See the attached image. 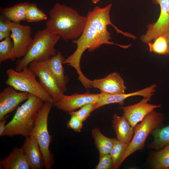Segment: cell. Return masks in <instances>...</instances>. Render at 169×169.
<instances>
[{
    "label": "cell",
    "instance_id": "obj_28",
    "mask_svg": "<svg viewBox=\"0 0 169 169\" xmlns=\"http://www.w3.org/2000/svg\"><path fill=\"white\" fill-rule=\"evenodd\" d=\"M96 103H89L84 105L77 111L73 112L82 122L85 121L91 113L95 110Z\"/></svg>",
    "mask_w": 169,
    "mask_h": 169
},
{
    "label": "cell",
    "instance_id": "obj_20",
    "mask_svg": "<svg viewBox=\"0 0 169 169\" xmlns=\"http://www.w3.org/2000/svg\"><path fill=\"white\" fill-rule=\"evenodd\" d=\"M91 135L95 146L98 151L99 158L110 154L116 138H110L105 136L101 133L99 128L96 127L92 129Z\"/></svg>",
    "mask_w": 169,
    "mask_h": 169
},
{
    "label": "cell",
    "instance_id": "obj_3",
    "mask_svg": "<svg viewBox=\"0 0 169 169\" xmlns=\"http://www.w3.org/2000/svg\"><path fill=\"white\" fill-rule=\"evenodd\" d=\"M44 102L38 97L29 94L28 98L18 107L12 119L6 125L3 136H30Z\"/></svg>",
    "mask_w": 169,
    "mask_h": 169
},
{
    "label": "cell",
    "instance_id": "obj_5",
    "mask_svg": "<svg viewBox=\"0 0 169 169\" xmlns=\"http://www.w3.org/2000/svg\"><path fill=\"white\" fill-rule=\"evenodd\" d=\"M8 78L5 82L17 90L34 95L44 102L53 103L52 97L36 79L37 77L28 66L20 71L10 69L6 72Z\"/></svg>",
    "mask_w": 169,
    "mask_h": 169
},
{
    "label": "cell",
    "instance_id": "obj_14",
    "mask_svg": "<svg viewBox=\"0 0 169 169\" xmlns=\"http://www.w3.org/2000/svg\"><path fill=\"white\" fill-rule=\"evenodd\" d=\"M92 88L99 89L101 93L115 94H124L127 89L120 74L114 72L102 78L91 80Z\"/></svg>",
    "mask_w": 169,
    "mask_h": 169
},
{
    "label": "cell",
    "instance_id": "obj_34",
    "mask_svg": "<svg viewBox=\"0 0 169 169\" xmlns=\"http://www.w3.org/2000/svg\"><path fill=\"white\" fill-rule=\"evenodd\" d=\"M166 34L168 44H169V31L165 33Z\"/></svg>",
    "mask_w": 169,
    "mask_h": 169
},
{
    "label": "cell",
    "instance_id": "obj_23",
    "mask_svg": "<svg viewBox=\"0 0 169 169\" xmlns=\"http://www.w3.org/2000/svg\"><path fill=\"white\" fill-rule=\"evenodd\" d=\"M151 134L154 140L148 145V148L159 150L169 143V125L155 129Z\"/></svg>",
    "mask_w": 169,
    "mask_h": 169
},
{
    "label": "cell",
    "instance_id": "obj_19",
    "mask_svg": "<svg viewBox=\"0 0 169 169\" xmlns=\"http://www.w3.org/2000/svg\"><path fill=\"white\" fill-rule=\"evenodd\" d=\"M112 117V126L117 139L129 144L134 135V128L123 115L120 116L115 113Z\"/></svg>",
    "mask_w": 169,
    "mask_h": 169
},
{
    "label": "cell",
    "instance_id": "obj_24",
    "mask_svg": "<svg viewBox=\"0 0 169 169\" xmlns=\"http://www.w3.org/2000/svg\"><path fill=\"white\" fill-rule=\"evenodd\" d=\"M129 145L117 138L115 140L110 153L112 160L113 169H118L121 164V161Z\"/></svg>",
    "mask_w": 169,
    "mask_h": 169
},
{
    "label": "cell",
    "instance_id": "obj_29",
    "mask_svg": "<svg viewBox=\"0 0 169 169\" xmlns=\"http://www.w3.org/2000/svg\"><path fill=\"white\" fill-rule=\"evenodd\" d=\"M68 114L70 115L71 117L67 124V128L73 130L76 132H81L83 122L79 119L73 112H70Z\"/></svg>",
    "mask_w": 169,
    "mask_h": 169
},
{
    "label": "cell",
    "instance_id": "obj_32",
    "mask_svg": "<svg viewBox=\"0 0 169 169\" xmlns=\"http://www.w3.org/2000/svg\"><path fill=\"white\" fill-rule=\"evenodd\" d=\"M6 118L0 120V136H2L5 130L6 123L7 122Z\"/></svg>",
    "mask_w": 169,
    "mask_h": 169
},
{
    "label": "cell",
    "instance_id": "obj_6",
    "mask_svg": "<svg viewBox=\"0 0 169 169\" xmlns=\"http://www.w3.org/2000/svg\"><path fill=\"white\" fill-rule=\"evenodd\" d=\"M53 103L45 102L38 114L34 127L30 136L37 141L44 159L45 168L51 169L54 163V156L49 150L52 137L48 129L49 113L54 106Z\"/></svg>",
    "mask_w": 169,
    "mask_h": 169
},
{
    "label": "cell",
    "instance_id": "obj_15",
    "mask_svg": "<svg viewBox=\"0 0 169 169\" xmlns=\"http://www.w3.org/2000/svg\"><path fill=\"white\" fill-rule=\"evenodd\" d=\"M157 87L156 84H153L141 90L128 94H112L100 92L99 94V98L96 103L95 110L111 104L117 103L123 105L124 100L131 96H141L143 97H151L156 91Z\"/></svg>",
    "mask_w": 169,
    "mask_h": 169
},
{
    "label": "cell",
    "instance_id": "obj_11",
    "mask_svg": "<svg viewBox=\"0 0 169 169\" xmlns=\"http://www.w3.org/2000/svg\"><path fill=\"white\" fill-rule=\"evenodd\" d=\"M29 93L18 92L8 86L0 93V120L6 118L7 115L15 110L22 102L27 100Z\"/></svg>",
    "mask_w": 169,
    "mask_h": 169
},
{
    "label": "cell",
    "instance_id": "obj_4",
    "mask_svg": "<svg viewBox=\"0 0 169 169\" xmlns=\"http://www.w3.org/2000/svg\"><path fill=\"white\" fill-rule=\"evenodd\" d=\"M60 38L47 28L37 32L28 46L24 56L17 61L15 70L20 71L33 61H44L55 55V46Z\"/></svg>",
    "mask_w": 169,
    "mask_h": 169
},
{
    "label": "cell",
    "instance_id": "obj_17",
    "mask_svg": "<svg viewBox=\"0 0 169 169\" xmlns=\"http://www.w3.org/2000/svg\"><path fill=\"white\" fill-rule=\"evenodd\" d=\"M65 59L61 52L59 51L55 55L44 61L59 87L64 93L67 90L66 85L69 80L68 77L65 75L63 65Z\"/></svg>",
    "mask_w": 169,
    "mask_h": 169
},
{
    "label": "cell",
    "instance_id": "obj_30",
    "mask_svg": "<svg viewBox=\"0 0 169 169\" xmlns=\"http://www.w3.org/2000/svg\"><path fill=\"white\" fill-rule=\"evenodd\" d=\"M95 169H113L112 160L110 154L105 155L99 158V161Z\"/></svg>",
    "mask_w": 169,
    "mask_h": 169
},
{
    "label": "cell",
    "instance_id": "obj_1",
    "mask_svg": "<svg viewBox=\"0 0 169 169\" xmlns=\"http://www.w3.org/2000/svg\"><path fill=\"white\" fill-rule=\"evenodd\" d=\"M112 6V4L110 3L103 8L96 6L88 12L85 25L82 34L73 41V43L76 45L77 48L73 53L65 59L63 62V64H66L75 69L78 74V79L84 86L87 85L89 81L80 68L81 59L86 50L92 52L104 44L115 45L124 49L128 48L131 46V44L122 45L110 42L111 38L107 30L108 26L112 25L117 33L121 34L124 36L134 40L137 38L133 34L120 30L112 23L110 16Z\"/></svg>",
    "mask_w": 169,
    "mask_h": 169
},
{
    "label": "cell",
    "instance_id": "obj_27",
    "mask_svg": "<svg viewBox=\"0 0 169 169\" xmlns=\"http://www.w3.org/2000/svg\"><path fill=\"white\" fill-rule=\"evenodd\" d=\"M47 17L43 11L39 9L34 3H29L26 14L25 21L29 23L45 20Z\"/></svg>",
    "mask_w": 169,
    "mask_h": 169
},
{
    "label": "cell",
    "instance_id": "obj_35",
    "mask_svg": "<svg viewBox=\"0 0 169 169\" xmlns=\"http://www.w3.org/2000/svg\"><path fill=\"white\" fill-rule=\"evenodd\" d=\"M100 0H91L92 2L94 4H96L98 3Z\"/></svg>",
    "mask_w": 169,
    "mask_h": 169
},
{
    "label": "cell",
    "instance_id": "obj_26",
    "mask_svg": "<svg viewBox=\"0 0 169 169\" xmlns=\"http://www.w3.org/2000/svg\"><path fill=\"white\" fill-rule=\"evenodd\" d=\"M15 59L12 39L9 37L1 40L0 42V64L8 59L14 61Z\"/></svg>",
    "mask_w": 169,
    "mask_h": 169
},
{
    "label": "cell",
    "instance_id": "obj_2",
    "mask_svg": "<svg viewBox=\"0 0 169 169\" xmlns=\"http://www.w3.org/2000/svg\"><path fill=\"white\" fill-rule=\"evenodd\" d=\"M50 19L46 26L50 31L65 41L75 39L82 34L87 21L86 16L65 5L57 3L49 12Z\"/></svg>",
    "mask_w": 169,
    "mask_h": 169
},
{
    "label": "cell",
    "instance_id": "obj_31",
    "mask_svg": "<svg viewBox=\"0 0 169 169\" xmlns=\"http://www.w3.org/2000/svg\"><path fill=\"white\" fill-rule=\"evenodd\" d=\"M0 32L11 33V22L3 16L0 17Z\"/></svg>",
    "mask_w": 169,
    "mask_h": 169
},
{
    "label": "cell",
    "instance_id": "obj_21",
    "mask_svg": "<svg viewBox=\"0 0 169 169\" xmlns=\"http://www.w3.org/2000/svg\"><path fill=\"white\" fill-rule=\"evenodd\" d=\"M29 3L28 2L20 3L5 8H1V11L3 16L10 22L20 23L25 21L27 8Z\"/></svg>",
    "mask_w": 169,
    "mask_h": 169
},
{
    "label": "cell",
    "instance_id": "obj_33",
    "mask_svg": "<svg viewBox=\"0 0 169 169\" xmlns=\"http://www.w3.org/2000/svg\"><path fill=\"white\" fill-rule=\"evenodd\" d=\"M10 34L11 33L0 32V40H2L6 38L10 37Z\"/></svg>",
    "mask_w": 169,
    "mask_h": 169
},
{
    "label": "cell",
    "instance_id": "obj_16",
    "mask_svg": "<svg viewBox=\"0 0 169 169\" xmlns=\"http://www.w3.org/2000/svg\"><path fill=\"white\" fill-rule=\"evenodd\" d=\"M22 148L28 163L30 169L45 168L43 157L36 139L32 136L25 137Z\"/></svg>",
    "mask_w": 169,
    "mask_h": 169
},
{
    "label": "cell",
    "instance_id": "obj_9",
    "mask_svg": "<svg viewBox=\"0 0 169 169\" xmlns=\"http://www.w3.org/2000/svg\"><path fill=\"white\" fill-rule=\"evenodd\" d=\"M160 7V13L156 22L149 24L145 34L140 37V39L144 43L151 42L159 36L169 31V0H152Z\"/></svg>",
    "mask_w": 169,
    "mask_h": 169
},
{
    "label": "cell",
    "instance_id": "obj_10",
    "mask_svg": "<svg viewBox=\"0 0 169 169\" xmlns=\"http://www.w3.org/2000/svg\"><path fill=\"white\" fill-rule=\"evenodd\" d=\"M31 29L29 26L11 22L10 36L13 44L15 58H20L25 55L27 48L33 38L31 37Z\"/></svg>",
    "mask_w": 169,
    "mask_h": 169
},
{
    "label": "cell",
    "instance_id": "obj_22",
    "mask_svg": "<svg viewBox=\"0 0 169 169\" xmlns=\"http://www.w3.org/2000/svg\"><path fill=\"white\" fill-rule=\"evenodd\" d=\"M151 157L153 169H169V143L161 150L153 152Z\"/></svg>",
    "mask_w": 169,
    "mask_h": 169
},
{
    "label": "cell",
    "instance_id": "obj_13",
    "mask_svg": "<svg viewBox=\"0 0 169 169\" xmlns=\"http://www.w3.org/2000/svg\"><path fill=\"white\" fill-rule=\"evenodd\" d=\"M99 98V94L86 92L82 94L74 93L69 95L64 94L59 100L54 104V105L68 113L87 104L96 103Z\"/></svg>",
    "mask_w": 169,
    "mask_h": 169
},
{
    "label": "cell",
    "instance_id": "obj_7",
    "mask_svg": "<svg viewBox=\"0 0 169 169\" xmlns=\"http://www.w3.org/2000/svg\"><path fill=\"white\" fill-rule=\"evenodd\" d=\"M164 119L163 113L154 110L147 114L140 123L135 126L132 139L122 159L121 164L134 152L144 150L146 138L154 129L160 127Z\"/></svg>",
    "mask_w": 169,
    "mask_h": 169
},
{
    "label": "cell",
    "instance_id": "obj_8",
    "mask_svg": "<svg viewBox=\"0 0 169 169\" xmlns=\"http://www.w3.org/2000/svg\"><path fill=\"white\" fill-rule=\"evenodd\" d=\"M28 66L38 77L41 85L52 97L53 104L59 100L64 93L59 87L45 61H33Z\"/></svg>",
    "mask_w": 169,
    "mask_h": 169
},
{
    "label": "cell",
    "instance_id": "obj_12",
    "mask_svg": "<svg viewBox=\"0 0 169 169\" xmlns=\"http://www.w3.org/2000/svg\"><path fill=\"white\" fill-rule=\"evenodd\" d=\"M151 97H144L139 102L125 107L121 106L123 115L133 128L137 123L141 121L144 118L155 109L160 108L161 105L149 103Z\"/></svg>",
    "mask_w": 169,
    "mask_h": 169
},
{
    "label": "cell",
    "instance_id": "obj_25",
    "mask_svg": "<svg viewBox=\"0 0 169 169\" xmlns=\"http://www.w3.org/2000/svg\"><path fill=\"white\" fill-rule=\"evenodd\" d=\"M149 50L159 54L169 55V44L166 33L161 35L154 40V42L147 43Z\"/></svg>",
    "mask_w": 169,
    "mask_h": 169
},
{
    "label": "cell",
    "instance_id": "obj_18",
    "mask_svg": "<svg viewBox=\"0 0 169 169\" xmlns=\"http://www.w3.org/2000/svg\"><path fill=\"white\" fill-rule=\"evenodd\" d=\"M0 169H30L21 147H14L8 155L0 159Z\"/></svg>",
    "mask_w": 169,
    "mask_h": 169
}]
</instances>
